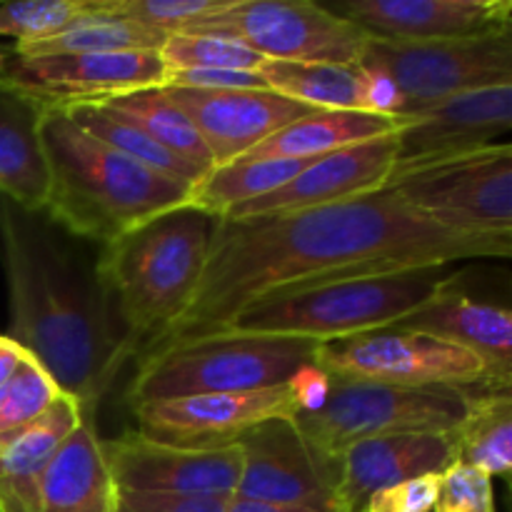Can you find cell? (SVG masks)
<instances>
[{"label":"cell","mask_w":512,"mask_h":512,"mask_svg":"<svg viewBox=\"0 0 512 512\" xmlns=\"http://www.w3.org/2000/svg\"><path fill=\"white\" fill-rule=\"evenodd\" d=\"M315 368L330 378L368 383L433 388V385H488L485 368L475 355L430 335L385 328L348 340L320 345Z\"/></svg>","instance_id":"cell-11"},{"label":"cell","mask_w":512,"mask_h":512,"mask_svg":"<svg viewBox=\"0 0 512 512\" xmlns=\"http://www.w3.org/2000/svg\"><path fill=\"white\" fill-rule=\"evenodd\" d=\"M165 68L180 70H250L258 73L265 58L233 35L220 33H173L160 48Z\"/></svg>","instance_id":"cell-32"},{"label":"cell","mask_w":512,"mask_h":512,"mask_svg":"<svg viewBox=\"0 0 512 512\" xmlns=\"http://www.w3.org/2000/svg\"><path fill=\"white\" fill-rule=\"evenodd\" d=\"M85 410L60 395L38 420L0 433V512H40V483Z\"/></svg>","instance_id":"cell-22"},{"label":"cell","mask_w":512,"mask_h":512,"mask_svg":"<svg viewBox=\"0 0 512 512\" xmlns=\"http://www.w3.org/2000/svg\"><path fill=\"white\" fill-rule=\"evenodd\" d=\"M395 135L350 145V148L308 160V165L283 188L230 210L223 220L298 213V210L325 208V205L345 203V200L385 190L388 180L393 178L395 160H398Z\"/></svg>","instance_id":"cell-18"},{"label":"cell","mask_w":512,"mask_h":512,"mask_svg":"<svg viewBox=\"0 0 512 512\" xmlns=\"http://www.w3.org/2000/svg\"><path fill=\"white\" fill-rule=\"evenodd\" d=\"M40 113L33 100L0 85V193L30 213H43L48 203Z\"/></svg>","instance_id":"cell-24"},{"label":"cell","mask_w":512,"mask_h":512,"mask_svg":"<svg viewBox=\"0 0 512 512\" xmlns=\"http://www.w3.org/2000/svg\"><path fill=\"white\" fill-rule=\"evenodd\" d=\"M165 85L193 90H265L263 78L250 70H180L170 73Z\"/></svg>","instance_id":"cell-39"},{"label":"cell","mask_w":512,"mask_h":512,"mask_svg":"<svg viewBox=\"0 0 512 512\" xmlns=\"http://www.w3.org/2000/svg\"><path fill=\"white\" fill-rule=\"evenodd\" d=\"M308 160L240 158L228 165L210 168L190 190V205L210 218L223 220L230 210L275 193L295 178Z\"/></svg>","instance_id":"cell-29"},{"label":"cell","mask_w":512,"mask_h":512,"mask_svg":"<svg viewBox=\"0 0 512 512\" xmlns=\"http://www.w3.org/2000/svg\"><path fill=\"white\" fill-rule=\"evenodd\" d=\"M455 285V275H448L443 268H410L333 280L268 295L240 310L223 333L295 338L328 345L395 328Z\"/></svg>","instance_id":"cell-5"},{"label":"cell","mask_w":512,"mask_h":512,"mask_svg":"<svg viewBox=\"0 0 512 512\" xmlns=\"http://www.w3.org/2000/svg\"><path fill=\"white\" fill-rule=\"evenodd\" d=\"M70 115L78 128H83L85 133L98 138L100 143L110 145L113 150L123 153L125 158L135 160V163L145 165L153 173L165 175L170 180H180V183L195 185L198 180H203L205 173L190 168L188 163H183L180 158H175L173 153H168L165 148H160L150 135H145L138 125H133L130 120H125L123 115H118L115 110H110L108 105L95 103V105H75V108L65 110Z\"/></svg>","instance_id":"cell-31"},{"label":"cell","mask_w":512,"mask_h":512,"mask_svg":"<svg viewBox=\"0 0 512 512\" xmlns=\"http://www.w3.org/2000/svg\"><path fill=\"white\" fill-rule=\"evenodd\" d=\"M165 93L188 113L208 148L213 168L245 158L250 150L288 128L313 108L273 90H193L163 85Z\"/></svg>","instance_id":"cell-19"},{"label":"cell","mask_w":512,"mask_h":512,"mask_svg":"<svg viewBox=\"0 0 512 512\" xmlns=\"http://www.w3.org/2000/svg\"><path fill=\"white\" fill-rule=\"evenodd\" d=\"M258 75L268 90L313 110L365 113V73L360 65L265 60Z\"/></svg>","instance_id":"cell-28"},{"label":"cell","mask_w":512,"mask_h":512,"mask_svg":"<svg viewBox=\"0 0 512 512\" xmlns=\"http://www.w3.org/2000/svg\"><path fill=\"white\" fill-rule=\"evenodd\" d=\"M320 345L268 335H213L148 353L138 365L128 398L133 405L193 395L248 393L290 383L313 368Z\"/></svg>","instance_id":"cell-6"},{"label":"cell","mask_w":512,"mask_h":512,"mask_svg":"<svg viewBox=\"0 0 512 512\" xmlns=\"http://www.w3.org/2000/svg\"><path fill=\"white\" fill-rule=\"evenodd\" d=\"M400 120L393 178L498 143L512 128V83L455 95Z\"/></svg>","instance_id":"cell-16"},{"label":"cell","mask_w":512,"mask_h":512,"mask_svg":"<svg viewBox=\"0 0 512 512\" xmlns=\"http://www.w3.org/2000/svg\"><path fill=\"white\" fill-rule=\"evenodd\" d=\"M23 355H25V350L20 348L13 338H8V335L0 333V388H3L5 380L15 373V368L20 365Z\"/></svg>","instance_id":"cell-40"},{"label":"cell","mask_w":512,"mask_h":512,"mask_svg":"<svg viewBox=\"0 0 512 512\" xmlns=\"http://www.w3.org/2000/svg\"><path fill=\"white\" fill-rule=\"evenodd\" d=\"M455 463L470 465L488 478H510L512 395L510 388L473 385L468 413L455 430Z\"/></svg>","instance_id":"cell-26"},{"label":"cell","mask_w":512,"mask_h":512,"mask_svg":"<svg viewBox=\"0 0 512 512\" xmlns=\"http://www.w3.org/2000/svg\"><path fill=\"white\" fill-rule=\"evenodd\" d=\"M133 410L138 433L145 438L188 448H218L233 445L265 420L295 418L303 405L290 380L268 390L155 400L133 405Z\"/></svg>","instance_id":"cell-15"},{"label":"cell","mask_w":512,"mask_h":512,"mask_svg":"<svg viewBox=\"0 0 512 512\" xmlns=\"http://www.w3.org/2000/svg\"><path fill=\"white\" fill-rule=\"evenodd\" d=\"M433 512H498L493 478L470 465L453 463L438 480Z\"/></svg>","instance_id":"cell-36"},{"label":"cell","mask_w":512,"mask_h":512,"mask_svg":"<svg viewBox=\"0 0 512 512\" xmlns=\"http://www.w3.org/2000/svg\"><path fill=\"white\" fill-rule=\"evenodd\" d=\"M438 480L440 475H423V478L378 490L365 503L363 512H433L435 500H438Z\"/></svg>","instance_id":"cell-37"},{"label":"cell","mask_w":512,"mask_h":512,"mask_svg":"<svg viewBox=\"0 0 512 512\" xmlns=\"http://www.w3.org/2000/svg\"><path fill=\"white\" fill-rule=\"evenodd\" d=\"M400 128L403 120L390 115L360 113V110H313L305 118L290 123L288 128L270 135L245 158L313 160L350 145L388 138L400 133Z\"/></svg>","instance_id":"cell-25"},{"label":"cell","mask_w":512,"mask_h":512,"mask_svg":"<svg viewBox=\"0 0 512 512\" xmlns=\"http://www.w3.org/2000/svg\"><path fill=\"white\" fill-rule=\"evenodd\" d=\"M512 238L460 235L415 213L393 190L283 215L215 220L203 275L183 313L145 355L223 333L275 293L458 260H508Z\"/></svg>","instance_id":"cell-1"},{"label":"cell","mask_w":512,"mask_h":512,"mask_svg":"<svg viewBox=\"0 0 512 512\" xmlns=\"http://www.w3.org/2000/svg\"><path fill=\"white\" fill-rule=\"evenodd\" d=\"M103 105H108L110 110L138 125L160 148L173 153L175 158L188 163L190 168L200 170V173H208L213 168V160H210V153L205 148L203 138H200L198 128L163 88L135 90V93L118 95V98L108 100Z\"/></svg>","instance_id":"cell-30"},{"label":"cell","mask_w":512,"mask_h":512,"mask_svg":"<svg viewBox=\"0 0 512 512\" xmlns=\"http://www.w3.org/2000/svg\"><path fill=\"white\" fill-rule=\"evenodd\" d=\"M60 395L63 393L53 375L25 353L15 373L0 388V433L38 420Z\"/></svg>","instance_id":"cell-33"},{"label":"cell","mask_w":512,"mask_h":512,"mask_svg":"<svg viewBox=\"0 0 512 512\" xmlns=\"http://www.w3.org/2000/svg\"><path fill=\"white\" fill-rule=\"evenodd\" d=\"M228 512H320L308 508H285V505H265V503H250V500L233 498L228 505Z\"/></svg>","instance_id":"cell-41"},{"label":"cell","mask_w":512,"mask_h":512,"mask_svg":"<svg viewBox=\"0 0 512 512\" xmlns=\"http://www.w3.org/2000/svg\"><path fill=\"white\" fill-rule=\"evenodd\" d=\"M233 498H185V495H145L118 490L115 512H228Z\"/></svg>","instance_id":"cell-38"},{"label":"cell","mask_w":512,"mask_h":512,"mask_svg":"<svg viewBox=\"0 0 512 512\" xmlns=\"http://www.w3.org/2000/svg\"><path fill=\"white\" fill-rule=\"evenodd\" d=\"M110 13L135 20L158 33L173 35L190 30L200 20L220 13L228 0H103Z\"/></svg>","instance_id":"cell-35"},{"label":"cell","mask_w":512,"mask_h":512,"mask_svg":"<svg viewBox=\"0 0 512 512\" xmlns=\"http://www.w3.org/2000/svg\"><path fill=\"white\" fill-rule=\"evenodd\" d=\"M328 8L370 38L400 43L468 40L512 30L510 0H335Z\"/></svg>","instance_id":"cell-17"},{"label":"cell","mask_w":512,"mask_h":512,"mask_svg":"<svg viewBox=\"0 0 512 512\" xmlns=\"http://www.w3.org/2000/svg\"><path fill=\"white\" fill-rule=\"evenodd\" d=\"M455 458V433H400L350 445L340 453L338 512H363L378 490L445 473Z\"/></svg>","instance_id":"cell-20"},{"label":"cell","mask_w":512,"mask_h":512,"mask_svg":"<svg viewBox=\"0 0 512 512\" xmlns=\"http://www.w3.org/2000/svg\"><path fill=\"white\" fill-rule=\"evenodd\" d=\"M215 218L180 205L100 248L95 263L133 350L185 310L208 258Z\"/></svg>","instance_id":"cell-4"},{"label":"cell","mask_w":512,"mask_h":512,"mask_svg":"<svg viewBox=\"0 0 512 512\" xmlns=\"http://www.w3.org/2000/svg\"><path fill=\"white\" fill-rule=\"evenodd\" d=\"M10 335L83 410L135 353L98 268L45 213L0 203Z\"/></svg>","instance_id":"cell-2"},{"label":"cell","mask_w":512,"mask_h":512,"mask_svg":"<svg viewBox=\"0 0 512 512\" xmlns=\"http://www.w3.org/2000/svg\"><path fill=\"white\" fill-rule=\"evenodd\" d=\"M40 143L48 165L43 213L73 238L103 248L145 220L190 203L193 185L125 158L78 128L65 110L43 108Z\"/></svg>","instance_id":"cell-3"},{"label":"cell","mask_w":512,"mask_h":512,"mask_svg":"<svg viewBox=\"0 0 512 512\" xmlns=\"http://www.w3.org/2000/svg\"><path fill=\"white\" fill-rule=\"evenodd\" d=\"M168 35L150 30L135 20L120 18L105 8L103 0H88V10L75 23L40 43L13 48L20 58L85 53H130V50H160Z\"/></svg>","instance_id":"cell-27"},{"label":"cell","mask_w":512,"mask_h":512,"mask_svg":"<svg viewBox=\"0 0 512 512\" xmlns=\"http://www.w3.org/2000/svg\"><path fill=\"white\" fill-rule=\"evenodd\" d=\"M118 488L103 455V440L83 415L55 450L40 483V512H115Z\"/></svg>","instance_id":"cell-23"},{"label":"cell","mask_w":512,"mask_h":512,"mask_svg":"<svg viewBox=\"0 0 512 512\" xmlns=\"http://www.w3.org/2000/svg\"><path fill=\"white\" fill-rule=\"evenodd\" d=\"M85 10L88 0H28L0 5V38H13V48L40 43L75 23Z\"/></svg>","instance_id":"cell-34"},{"label":"cell","mask_w":512,"mask_h":512,"mask_svg":"<svg viewBox=\"0 0 512 512\" xmlns=\"http://www.w3.org/2000/svg\"><path fill=\"white\" fill-rule=\"evenodd\" d=\"M165 80L168 68L160 58V50L45 58H20L10 53L0 68V85L33 100L40 108L55 110L108 103L135 90L163 88Z\"/></svg>","instance_id":"cell-13"},{"label":"cell","mask_w":512,"mask_h":512,"mask_svg":"<svg viewBox=\"0 0 512 512\" xmlns=\"http://www.w3.org/2000/svg\"><path fill=\"white\" fill-rule=\"evenodd\" d=\"M395 328L415 330L475 355L483 363L488 385L512 383V315L508 308L480 303L458 290H448Z\"/></svg>","instance_id":"cell-21"},{"label":"cell","mask_w":512,"mask_h":512,"mask_svg":"<svg viewBox=\"0 0 512 512\" xmlns=\"http://www.w3.org/2000/svg\"><path fill=\"white\" fill-rule=\"evenodd\" d=\"M235 498L250 503L338 512L340 458L315 448L293 418H275L240 435Z\"/></svg>","instance_id":"cell-12"},{"label":"cell","mask_w":512,"mask_h":512,"mask_svg":"<svg viewBox=\"0 0 512 512\" xmlns=\"http://www.w3.org/2000/svg\"><path fill=\"white\" fill-rule=\"evenodd\" d=\"M10 53H13V48H5V45H0V68H3L5 60L10 58Z\"/></svg>","instance_id":"cell-42"},{"label":"cell","mask_w":512,"mask_h":512,"mask_svg":"<svg viewBox=\"0 0 512 512\" xmlns=\"http://www.w3.org/2000/svg\"><path fill=\"white\" fill-rule=\"evenodd\" d=\"M470 388H405L328 375L320 408L298 413L293 420L315 448L340 458L350 445L383 435L455 433L468 413Z\"/></svg>","instance_id":"cell-7"},{"label":"cell","mask_w":512,"mask_h":512,"mask_svg":"<svg viewBox=\"0 0 512 512\" xmlns=\"http://www.w3.org/2000/svg\"><path fill=\"white\" fill-rule=\"evenodd\" d=\"M363 68L383 70L400 93V118L435 103L512 83V30L483 38L400 43L370 38Z\"/></svg>","instance_id":"cell-9"},{"label":"cell","mask_w":512,"mask_h":512,"mask_svg":"<svg viewBox=\"0 0 512 512\" xmlns=\"http://www.w3.org/2000/svg\"><path fill=\"white\" fill-rule=\"evenodd\" d=\"M103 455L118 490L185 498H235L243 468L238 445L188 448L125 433L105 440Z\"/></svg>","instance_id":"cell-14"},{"label":"cell","mask_w":512,"mask_h":512,"mask_svg":"<svg viewBox=\"0 0 512 512\" xmlns=\"http://www.w3.org/2000/svg\"><path fill=\"white\" fill-rule=\"evenodd\" d=\"M183 33L243 40L265 60L360 65L370 35L313 0H228L220 13Z\"/></svg>","instance_id":"cell-10"},{"label":"cell","mask_w":512,"mask_h":512,"mask_svg":"<svg viewBox=\"0 0 512 512\" xmlns=\"http://www.w3.org/2000/svg\"><path fill=\"white\" fill-rule=\"evenodd\" d=\"M385 188L445 230L478 238H512L510 143L410 170Z\"/></svg>","instance_id":"cell-8"}]
</instances>
